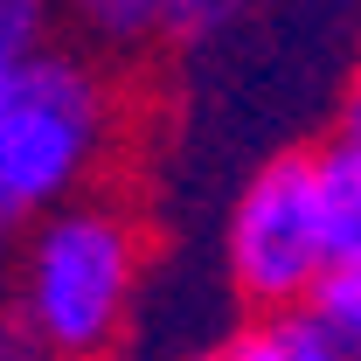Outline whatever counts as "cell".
Masks as SVG:
<instances>
[{"mask_svg": "<svg viewBox=\"0 0 361 361\" xmlns=\"http://www.w3.org/2000/svg\"><path fill=\"white\" fill-rule=\"evenodd\" d=\"M306 313H313L341 348L361 355V257H334V264L319 271L313 292H306Z\"/></svg>", "mask_w": 361, "mask_h": 361, "instance_id": "8992f818", "label": "cell"}, {"mask_svg": "<svg viewBox=\"0 0 361 361\" xmlns=\"http://www.w3.org/2000/svg\"><path fill=\"white\" fill-rule=\"evenodd\" d=\"M0 361H28V355H21V341H14V326H7V313H0Z\"/></svg>", "mask_w": 361, "mask_h": 361, "instance_id": "30bf717a", "label": "cell"}, {"mask_svg": "<svg viewBox=\"0 0 361 361\" xmlns=\"http://www.w3.org/2000/svg\"><path fill=\"white\" fill-rule=\"evenodd\" d=\"M7 229H14V216H7V209H0V257H7Z\"/></svg>", "mask_w": 361, "mask_h": 361, "instance_id": "8fae6325", "label": "cell"}, {"mask_svg": "<svg viewBox=\"0 0 361 361\" xmlns=\"http://www.w3.org/2000/svg\"><path fill=\"white\" fill-rule=\"evenodd\" d=\"M229 361H361L355 348H341L306 306H278L257 313V326H243L236 341H223Z\"/></svg>", "mask_w": 361, "mask_h": 361, "instance_id": "277c9868", "label": "cell"}, {"mask_svg": "<svg viewBox=\"0 0 361 361\" xmlns=\"http://www.w3.org/2000/svg\"><path fill=\"white\" fill-rule=\"evenodd\" d=\"M104 139H111L104 77L56 49L21 56L14 77L0 84V209L21 223L70 202L104 160Z\"/></svg>", "mask_w": 361, "mask_h": 361, "instance_id": "7a4b0ae2", "label": "cell"}, {"mask_svg": "<svg viewBox=\"0 0 361 361\" xmlns=\"http://www.w3.org/2000/svg\"><path fill=\"white\" fill-rule=\"evenodd\" d=\"M319 195H326V236L334 257H361V139L341 133L334 146H319Z\"/></svg>", "mask_w": 361, "mask_h": 361, "instance_id": "5b68a950", "label": "cell"}, {"mask_svg": "<svg viewBox=\"0 0 361 361\" xmlns=\"http://www.w3.org/2000/svg\"><path fill=\"white\" fill-rule=\"evenodd\" d=\"M250 0H167V28H188V35H202V28H223L229 14H243Z\"/></svg>", "mask_w": 361, "mask_h": 361, "instance_id": "9c48e42d", "label": "cell"}, {"mask_svg": "<svg viewBox=\"0 0 361 361\" xmlns=\"http://www.w3.org/2000/svg\"><path fill=\"white\" fill-rule=\"evenodd\" d=\"M49 42V0H0V70Z\"/></svg>", "mask_w": 361, "mask_h": 361, "instance_id": "ba28073f", "label": "cell"}, {"mask_svg": "<svg viewBox=\"0 0 361 361\" xmlns=\"http://www.w3.org/2000/svg\"><path fill=\"white\" fill-rule=\"evenodd\" d=\"M139 271H146V236L118 202H56L28 236L21 257V334L49 361H97L133 313Z\"/></svg>", "mask_w": 361, "mask_h": 361, "instance_id": "6da1fadb", "label": "cell"}, {"mask_svg": "<svg viewBox=\"0 0 361 361\" xmlns=\"http://www.w3.org/2000/svg\"><path fill=\"white\" fill-rule=\"evenodd\" d=\"M229 285L257 306H306L313 278L334 264V236H326V195H319V160L313 153H278L264 160L250 188L229 209Z\"/></svg>", "mask_w": 361, "mask_h": 361, "instance_id": "3957f363", "label": "cell"}, {"mask_svg": "<svg viewBox=\"0 0 361 361\" xmlns=\"http://www.w3.org/2000/svg\"><path fill=\"white\" fill-rule=\"evenodd\" d=\"M70 7L104 42H146L153 28H167V0H70Z\"/></svg>", "mask_w": 361, "mask_h": 361, "instance_id": "52a82bcc", "label": "cell"}, {"mask_svg": "<svg viewBox=\"0 0 361 361\" xmlns=\"http://www.w3.org/2000/svg\"><path fill=\"white\" fill-rule=\"evenodd\" d=\"M195 361H229V355H223V348H209V355H195Z\"/></svg>", "mask_w": 361, "mask_h": 361, "instance_id": "7c38bea8", "label": "cell"}]
</instances>
